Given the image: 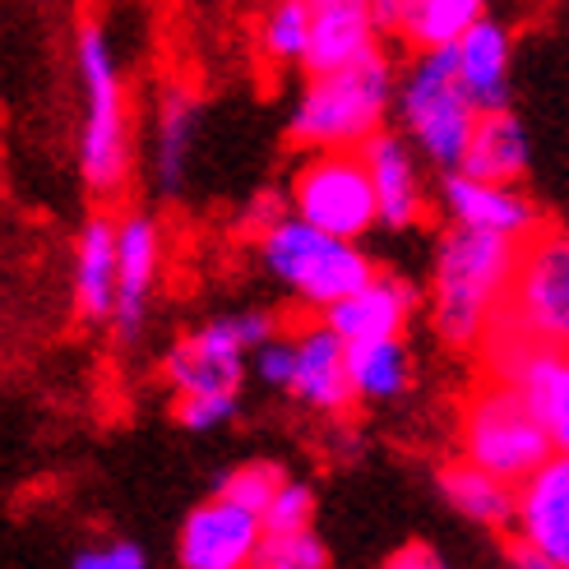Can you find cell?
<instances>
[{
	"label": "cell",
	"mask_w": 569,
	"mask_h": 569,
	"mask_svg": "<svg viewBox=\"0 0 569 569\" xmlns=\"http://www.w3.org/2000/svg\"><path fill=\"white\" fill-rule=\"evenodd\" d=\"M371 10L380 38H398L412 51H445L487 19V0H371Z\"/></svg>",
	"instance_id": "16"
},
{
	"label": "cell",
	"mask_w": 569,
	"mask_h": 569,
	"mask_svg": "<svg viewBox=\"0 0 569 569\" xmlns=\"http://www.w3.org/2000/svg\"><path fill=\"white\" fill-rule=\"evenodd\" d=\"M199 93L190 83H167L158 98V126H153V177L162 194H181L190 153L199 139Z\"/></svg>",
	"instance_id": "20"
},
{
	"label": "cell",
	"mask_w": 569,
	"mask_h": 569,
	"mask_svg": "<svg viewBox=\"0 0 569 569\" xmlns=\"http://www.w3.org/2000/svg\"><path fill=\"white\" fill-rule=\"evenodd\" d=\"M348 361H352L357 403H393L412 385V352L403 343V333L348 343Z\"/></svg>",
	"instance_id": "24"
},
{
	"label": "cell",
	"mask_w": 569,
	"mask_h": 569,
	"mask_svg": "<svg viewBox=\"0 0 569 569\" xmlns=\"http://www.w3.org/2000/svg\"><path fill=\"white\" fill-rule=\"evenodd\" d=\"M440 496L449 500V509H459V515L477 528H515L519 487L496 477V472H487L472 459L440 468Z\"/></svg>",
	"instance_id": "22"
},
{
	"label": "cell",
	"mask_w": 569,
	"mask_h": 569,
	"mask_svg": "<svg viewBox=\"0 0 569 569\" xmlns=\"http://www.w3.org/2000/svg\"><path fill=\"white\" fill-rule=\"evenodd\" d=\"M453 56V74L477 102V111H496L509 107V70H515V38L500 19H481L468 33L449 47Z\"/></svg>",
	"instance_id": "17"
},
{
	"label": "cell",
	"mask_w": 569,
	"mask_h": 569,
	"mask_svg": "<svg viewBox=\"0 0 569 569\" xmlns=\"http://www.w3.org/2000/svg\"><path fill=\"white\" fill-rule=\"evenodd\" d=\"M398 79L385 51L361 56L352 66L320 70L306 79V89L292 107L288 134L292 144L310 149H361L366 139L385 130V117L393 111Z\"/></svg>",
	"instance_id": "4"
},
{
	"label": "cell",
	"mask_w": 569,
	"mask_h": 569,
	"mask_svg": "<svg viewBox=\"0 0 569 569\" xmlns=\"http://www.w3.org/2000/svg\"><path fill=\"white\" fill-rule=\"evenodd\" d=\"M310 6H371V0H310Z\"/></svg>",
	"instance_id": "32"
},
{
	"label": "cell",
	"mask_w": 569,
	"mask_h": 569,
	"mask_svg": "<svg viewBox=\"0 0 569 569\" xmlns=\"http://www.w3.org/2000/svg\"><path fill=\"white\" fill-rule=\"evenodd\" d=\"M282 481H288V472H282L278 463H241V468H232V472L218 481V496L254 509V515H264V509L273 505V496H278Z\"/></svg>",
	"instance_id": "27"
},
{
	"label": "cell",
	"mask_w": 569,
	"mask_h": 569,
	"mask_svg": "<svg viewBox=\"0 0 569 569\" xmlns=\"http://www.w3.org/2000/svg\"><path fill=\"white\" fill-rule=\"evenodd\" d=\"M74 316L83 325H111L117 316V288H121V246H117V218L89 213L74 241Z\"/></svg>",
	"instance_id": "15"
},
{
	"label": "cell",
	"mask_w": 569,
	"mask_h": 569,
	"mask_svg": "<svg viewBox=\"0 0 569 569\" xmlns=\"http://www.w3.org/2000/svg\"><path fill=\"white\" fill-rule=\"evenodd\" d=\"M316 10V33H310L306 74L352 66L361 56L380 51V23L371 6H310Z\"/></svg>",
	"instance_id": "21"
},
{
	"label": "cell",
	"mask_w": 569,
	"mask_h": 569,
	"mask_svg": "<svg viewBox=\"0 0 569 569\" xmlns=\"http://www.w3.org/2000/svg\"><path fill=\"white\" fill-rule=\"evenodd\" d=\"M278 333L269 310H241V316L209 320L204 329L186 333L167 352L162 376L177 393V421L186 431H218L237 417L241 389L250 376V352Z\"/></svg>",
	"instance_id": "2"
},
{
	"label": "cell",
	"mask_w": 569,
	"mask_h": 569,
	"mask_svg": "<svg viewBox=\"0 0 569 569\" xmlns=\"http://www.w3.org/2000/svg\"><path fill=\"white\" fill-rule=\"evenodd\" d=\"M459 449H463V459L515 481V487L556 453L537 403L515 380H500V376H491L468 398L463 421H459Z\"/></svg>",
	"instance_id": "7"
},
{
	"label": "cell",
	"mask_w": 569,
	"mask_h": 569,
	"mask_svg": "<svg viewBox=\"0 0 569 569\" xmlns=\"http://www.w3.org/2000/svg\"><path fill=\"white\" fill-rule=\"evenodd\" d=\"M385 565H389V569H440L445 560H440V551H436V547H426V542H408V547H398Z\"/></svg>",
	"instance_id": "31"
},
{
	"label": "cell",
	"mask_w": 569,
	"mask_h": 569,
	"mask_svg": "<svg viewBox=\"0 0 569 569\" xmlns=\"http://www.w3.org/2000/svg\"><path fill=\"white\" fill-rule=\"evenodd\" d=\"M74 66H79V177L93 199H117L130 186V93L121 66L111 56L102 23L83 19L74 33Z\"/></svg>",
	"instance_id": "3"
},
{
	"label": "cell",
	"mask_w": 569,
	"mask_h": 569,
	"mask_svg": "<svg viewBox=\"0 0 569 569\" xmlns=\"http://www.w3.org/2000/svg\"><path fill=\"white\" fill-rule=\"evenodd\" d=\"M417 301H421V292L408 278L376 269V278L361 282L348 301H338L325 320L343 333L348 343H361V338H393V333H403L408 320L417 316Z\"/></svg>",
	"instance_id": "19"
},
{
	"label": "cell",
	"mask_w": 569,
	"mask_h": 569,
	"mask_svg": "<svg viewBox=\"0 0 569 569\" xmlns=\"http://www.w3.org/2000/svg\"><path fill=\"white\" fill-rule=\"evenodd\" d=\"M515 537L542 551L551 569H569V453H551L532 477L519 481Z\"/></svg>",
	"instance_id": "13"
},
{
	"label": "cell",
	"mask_w": 569,
	"mask_h": 569,
	"mask_svg": "<svg viewBox=\"0 0 569 569\" xmlns=\"http://www.w3.org/2000/svg\"><path fill=\"white\" fill-rule=\"evenodd\" d=\"M440 209L449 222L477 227V232H496L509 241H532L542 232V213L515 181H487L472 172H445L440 181Z\"/></svg>",
	"instance_id": "11"
},
{
	"label": "cell",
	"mask_w": 569,
	"mask_h": 569,
	"mask_svg": "<svg viewBox=\"0 0 569 569\" xmlns=\"http://www.w3.org/2000/svg\"><path fill=\"white\" fill-rule=\"evenodd\" d=\"M254 565H260V569H325L329 565V547L316 537V528L264 532Z\"/></svg>",
	"instance_id": "26"
},
{
	"label": "cell",
	"mask_w": 569,
	"mask_h": 569,
	"mask_svg": "<svg viewBox=\"0 0 569 569\" xmlns=\"http://www.w3.org/2000/svg\"><path fill=\"white\" fill-rule=\"evenodd\" d=\"M500 325L537 343L569 348V227H542L532 241H523Z\"/></svg>",
	"instance_id": "9"
},
{
	"label": "cell",
	"mask_w": 569,
	"mask_h": 569,
	"mask_svg": "<svg viewBox=\"0 0 569 569\" xmlns=\"http://www.w3.org/2000/svg\"><path fill=\"white\" fill-rule=\"evenodd\" d=\"M292 371H297V333H273L250 352V376L260 380L264 389L288 393L292 389Z\"/></svg>",
	"instance_id": "28"
},
{
	"label": "cell",
	"mask_w": 569,
	"mask_h": 569,
	"mask_svg": "<svg viewBox=\"0 0 569 569\" xmlns=\"http://www.w3.org/2000/svg\"><path fill=\"white\" fill-rule=\"evenodd\" d=\"M528 153H532V144H528L523 121L509 107H496V111H481L477 126H472L468 153H463V172L519 186L523 172H528Z\"/></svg>",
	"instance_id": "23"
},
{
	"label": "cell",
	"mask_w": 569,
	"mask_h": 569,
	"mask_svg": "<svg viewBox=\"0 0 569 569\" xmlns=\"http://www.w3.org/2000/svg\"><path fill=\"white\" fill-rule=\"evenodd\" d=\"M301 408L320 417H343L357 403L352 385V361H348V338L338 333L325 316L297 329V371L288 389Z\"/></svg>",
	"instance_id": "12"
},
{
	"label": "cell",
	"mask_w": 569,
	"mask_h": 569,
	"mask_svg": "<svg viewBox=\"0 0 569 569\" xmlns=\"http://www.w3.org/2000/svg\"><path fill=\"white\" fill-rule=\"evenodd\" d=\"M74 569H144L149 556L139 542H126V537H107V542H93V547H83L74 551L70 560Z\"/></svg>",
	"instance_id": "30"
},
{
	"label": "cell",
	"mask_w": 569,
	"mask_h": 569,
	"mask_svg": "<svg viewBox=\"0 0 569 569\" xmlns=\"http://www.w3.org/2000/svg\"><path fill=\"white\" fill-rule=\"evenodd\" d=\"M288 204L297 218L352 241L380 227V199L361 149H310L292 177Z\"/></svg>",
	"instance_id": "8"
},
{
	"label": "cell",
	"mask_w": 569,
	"mask_h": 569,
	"mask_svg": "<svg viewBox=\"0 0 569 569\" xmlns=\"http://www.w3.org/2000/svg\"><path fill=\"white\" fill-rule=\"evenodd\" d=\"M117 246H121V288H117V316L111 333L117 343L130 348L149 316V297L158 288V264H162V237L149 213H126L117 218Z\"/></svg>",
	"instance_id": "14"
},
{
	"label": "cell",
	"mask_w": 569,
	"mask_h": 569,
	"mask_svg": "<svg viewBox=\"0 0 569 569\" xmlns=\"http://www.w3.org/2000/svg\"><path fill=\"white\" fill-rule=\"evenodd\" d=\"M310 33H316V10L310 0H273L260 19V33H254V47L269 66H297L306 70L310 56Z\"/></svg>",
	"instance_id": "25"
},
{
	"label": "cell",
	"mask_w": 569,
	"mask_h": 569,
	"mask_svg": "<svg viewBox=\"0 0 569 569\" xmlns=\"http://www.w3.org/2000/svg\"><path fill=\"white\" fill-rule=\"evenodd\" d=\"M264 532H297V528H310L316 523V496L301 481H282L273 505L264 509Z\"/></svg>",
	"instance_id": "29"
},
{
	"label": "cell",
	"mask_w": 569,
	"mask_h": 569,
	"mask_svg": "<svg viewBox=\"0 0 569 569\" xmlns=\"http://www.w3.org/2000/svg\"><path fill=\"white\" fill-rule=\"evenodd\" d=\"M361 153H366V167H371V181H376L380 227H389V232L417 227V218L426 209V194H421V172H417V158H412V139L380 130L376 139H366Z\"/></svg>",
	"instance_id": "18"
},
{
	"label": "cell",
	"mask_w": 569,
	"mask_h": 569,
	"mask_svg": "<svg viewBox=\"0 0 569 569\" xmlns=\"http://www.w3.org/2000/svg\"><path fill=\"white\" fill-rule=\"evenodd\" d=\"M523 241L449 222L431 254V325L445 348H481L515 288Z\"/></svg>",
	"instance_id": "1"
},
{
	"label": "cell",
	"mask_w": 569,
	"mask_h": 569,
	"mask_svg": "<svg viewBox=\"0 0 569 569\" xmlns=\"http://www.w3.org/2000/svg\"><path fill=\"white\" fill-rule=\"evenodd\" d=\"M393 117L426 162L440 167V172H459L481 111L459 83V74H453L449 47L445 51H417L408 61V70L398 74Z\"/></svg>",
	"instance_id": "6"
},
{
	"label": "cell",
	"mask_w": 569,
	"mask_h": 569,
	"mask_svg": "<svg viewBox=\"0 0 569 569\" xmlns=\"http://www.w3.org/2000/svg\"><path fill=\"white\" fill-rule=\"evenodd\" d=\"M254 250H260V264L273 273V282H282L297 306L316 310V316H329L338 301H348L361 282L376 278L371 254L352 237L325 232L297 213H282L264 232H254Z\"/></svg>",
	"instance_id": "5"
},
{
	"label": "cell",
	"mask_w": 569,
	"mask_h": 569,
	"mask_svg": "<svg viewBox=\"0 0 569 569\" xmlns=\"http://www.w3.org/2000/svg\"><path fill=\"white\" fill-rule=\"evenodd\" d=\"M260 542H264V519L213 491V500L190 509V519L181 523L177 565L181 569H246L260 556Z\"/></svg>",
	"instance_id": "10"
}]
</instances>
